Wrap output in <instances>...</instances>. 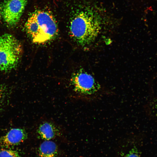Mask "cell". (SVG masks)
<instances>
[{"label": "cell", "mask_w": 157, "mask_h": 157, "mask_svg": "<svg viewBox=\"0 0 157 157\" xmlns=\"http://www.w3.org/2000/svg\"><path fill=\"white\" fill-rule=\"evenodd\" d=\"M25 28L32 42L38 44L50 41L58 33L57 26L53 16L41 10L35 11L30 15L26 22Z\"/></svg>", "instance_id": "cell-1"}, {"label": "cell", "mask_w": 157, "mask_h": 157, "mask_svg": "<svg viewBox=\"0 0 157 157\" xmlns=\"http://www.w3.org/2000/svg\"><path fill=\"white\" fill-rule=\"evenodd\" d=\"M101 28L99 20L93 13L83 11L77 14L70 22L71 36L80 45L84 46L92 43Z\"/></svg>", "instance_id": "cell-2"}, {"label": "cell", "mask_w": 157, "mask_h": 157, "mask_svg": "<svg viewBox=\"0 0 157 157\" xmlns=\"http://www.w3.org/2000/svg\"><path fill=\"white\" fill-rule=\"evenodd\" d=\"M20 42L13 35H0V71L8 72L17 66L22 53Z\"/></svg>", "instance_id": "cell-3"}, {"label": "cell", "mask_w": 157, "mask_h": 157, "mask_svg": "<svg viewBox=\"0 0 157 157\" xmlns=\"http://www.w3.org/2000/svg\"><path fill=\"white\" fill-rule=\"evenodd\" d=\"M27 0H6L0 5V17L9 28L16 26L19 22Z\"/></svg>", "instance_id": "cell-4"}, {"label": "cell", "mask_w": 157, "mask_h": 157, "mask_svg": "<svg viewBox=\"0 0 157 157\" xmlns=\"http://www.w3.org/2000/svg\"><path fill=\"white\" fill-rule=\"evenodd\" d=\"M71 81L74 90L84 95L95 94L100 89V86L94 77L85 72H79L72 76Z\"/></svg>", "instance_id": "cell-5"}, {"label": "cell", "mask_w": 157, "mask_h": 157, "mask_svg": "<svg viewBox=\"0 0 157 157\" xmlns=\"http://www.w3.org/2000/svg\"><path fill=\"white\" fill-rule=\"evenodd\" d=\"M27 137V133L24 129L13 128L0 138V145L7 147L16 145L23 142Z\"/></svg>", "instance_id": "cell-6"}, {"label": "cell", "mask_w": 157, "mask_h": 157, "mask_svg": "<svg viewBox=\"0 0 157 157\" xmlns=\"http://www.w3.org/2000/svg\"><path fill=\"white\" fill-rule=\"evenodd\" d=\"M38 137L44 140H49L60 134L58 128L49 122H43L39 125L37 130Z\"/></svg>", "instance_id": "cell-7"}, {"label": "cell", "mask_w": 157, "mask_h": 157, "mask_svg": "<svg viewBox=\"0 0 157 157\" xmlns=\"http://www.w3.org/2000/svg\"><path fill=\"white\" fill-rule=\"evenodd\" d=\"M38 151L39 157H56L57 147L54 142L45 140L40 145Z\"/></svg>", "instance_id": "cell-8"}, {"label": "cell", "mask_w": 157, "mask_h": 157, "mask_svg": "<svg viewBox=\"0 0 157 157\" xmlns=\"http://www.w3.org/2000/svg\"><path fill=\"white\" fill-rule=\"evenodd\" d=\"M0 157H21L18 153L10 149H2L0 150Z\"/></svg>", "instance_id": "cell-9"}, {"label": "cell", "mask_w": 157, "mask_h": 157, "mask_svg": "<svg viewBox=\"0 0 157 157\" xmlns=\"http://www.w3.org/2000/svg\"><path fill=\"white\" fill-rule=\"evenodd\" d=\"M124 157H140L137 149L134 148L130 150Z\"/></svg>", "instance_id": "cell-10"}, {"label": "cell", "mask_w": 157, "mask_h": 157, "mask_svg": "<svg viewBox=\"0 0 157 157\" xmlns=\"http://www.w3.org/2000/svg\"><path fill=\"white\" fill-rule=\"evenodd\" d=\"M6 93L5 87L0 84V104L5 99Z\"/></svg>", "instance_id": "cell-11"}, {"label": "cell", "mask_w": 157, "mask_h": 157, "mask_svg": "<svg viewBox=\"0 0 157 157\" xmlns=\"http://www.w3.org/2000/svg\"><path fill=\"white\" fill-rule=\"evenodd\" d=\"M156 115L157 116V105L156 106Z\"/></svg>", "instance_id": "cell-12"}]
</instances>
